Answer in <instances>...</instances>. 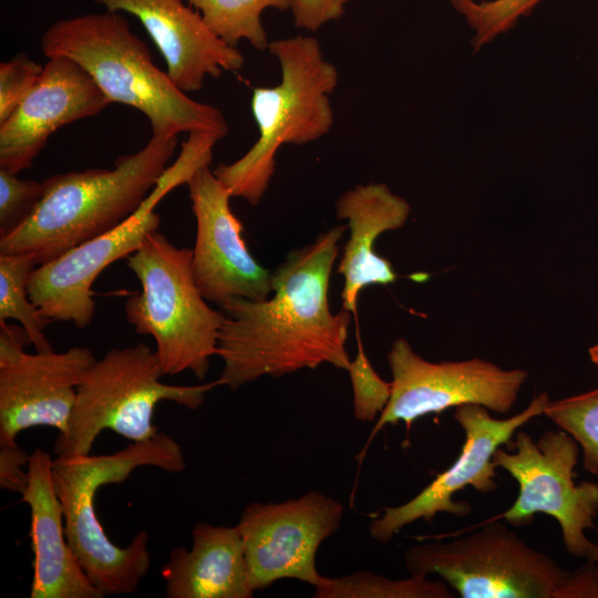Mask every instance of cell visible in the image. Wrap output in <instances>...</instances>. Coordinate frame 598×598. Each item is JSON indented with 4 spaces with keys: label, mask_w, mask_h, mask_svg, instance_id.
<instances>
[{
    "label": "cell",
    "mask_w": 598,
    "mask_h": 598,
    "mask_svg": "<svg viewBox=\"0 0 598 598\" xmlns=\"http://www.w3.org/2000/svg\"><path fill=\"white\" fill-rule=\"evenodd\" d=\"M386 358L392 373L391 396L359 454L360 460L388 424L402 421L409 431L420 417L462 404H480L501 414L508 413L528 377L525 370H503L478 358L430 362L415 353L404 338L393 342Z\"/></svg>",
    "instance_id": "cell-11"
},
{
    "label": "cell",
    "mask_w": 598,
    "mask_h": 598,
    "mask_svg": "<svg viewBox=\"0 0 598 598\" xmlns=\"http://www.w3.org/2000/svg\"><path fill=\"white\" fill-rule=\"evenodd\" d=\"M357 341V355L347 370L353 390V412L357 420L372 422L386 406L392 384L375 372L364 352L359 334Z\"/></svg>",
    "instance_id": "cell-26"
},
{
    "label": "cell",
    "mask_w": 598,
    "mask_h": 598,
    "mask_svg": "<svg viewBox=\"0 0 598 598\" xmlns=\"http://www.w3.org/2000/svg\"><path fill=\"white\" fill-rule=\"evenodd\" d=\"M543 0H452L453 8L473 31L475 50L512 30Z\"/></svg>",
    "instance_id": "cell-25"
},
{
    "label": "cell",
    "mask_w": 598,
    "mask_h": 598,
    "mask_svg": "<svg viewBox=\"0 0 598 598\" xmlns=\"http://www.w3.org/2000/svg\"><path fill=\"white\" fill-rule=\"evenodd\" d=\"M187 186L196 219L190 266L202 296L218 306L233 298H269L272 272L248 250L243 224L229 205L228 188L209 166L198 168Z\"/></svg>",
    "instance_id": "cell-15"
},
{
    "label": "cell",
    "mask_w": 598,
    "mask_h": 598,
    "mask_svg": "<svg viewBox=\"0 0 598 598\" xmlns=\"http://www.w3.org/2000/svg\"><path fill=\"white\" fill-rule=\"evenodd\" d=\"M570 434L582 450V465L598 475V388L553 401L543 413Z\"/></svg>",
    "instance_id": "cell-24"
},
{
    "label": "cell",
    "mask_w": 598,
    "mask_h": 598,
    "mask_svg": "<svg viewBox=\"0 0 598 598\" xmlns=\"http://www.w3.org/2000/svg\"><path fill=\"white\" fill-rule=\"evenodd\" d=\"M589 355L595 364H598V344L589 349Z\"/></svg>",
    "instance_id": "cell-33"
},
{
    "label": "cell",
    "mask_w": 598,
    "mask_h": 598,
    "mask_svg": "<svg viewBox=\"0 0 598 598\" xmlns=\"http://www.w3.org/2000/svg\"><path fill=\"white\" fill-rule=\"evenodd\" d=\"M587 559H588V561L595 564L597 566V569H598V544L594 545V547L590 550Z\"/></svg>",
    "instance_id": "cell-32"
},
{
    "label": "cell",
    "mask_w": 598,
    "mask_h": 598,
    "mask_svg": "<svg viewBox=\"0 0 598 598\" xmlns=\"http://www.w3.org/2000/svg\"><path fill=\"white\" fill-rule=\"evenodd\" d=\"M0 324V442L35 426L64 433L94 353L87 347L28 353L24 330Z\"/></svg>",
    "instance_id": "cell-14"
},
{
    "label": "cell",
    "mask_w": 598,
    "mask_h": 598,
    "mask_svg": "<svg viewBox=\"0 0 598 598\" xmlns=\"http://www.w3.org/2000/svg\"><path fill=\"white\" fill-rule=\"evenodd\" d=\"M347 228L331 227L291 250L271 274V297L233 298L219 305L224 315L217 342L223 361L219 385L238 390L261 377L279 378L324 363L348 370L351 312L333 313L328 296Z\"/></svg>",
    "instance_id": "cell-1"
},
{
    "label": "cell",
    "mask_w": 598,
    "mask_h": 598,
    "mask_svg": "<svg viewBox=\"0 0 598 598\" xmlns=\"http://www.w3.org/2000/svg\"><path fill=\"white\" fill-rule=\"evenodd\" d=\"M404 564L410 575L441 577L463 598H555L569 574L491 518L465 537L410 547Z\"/></svg>",
    "instance_id": "cell-9"
},
{
    "label": "cell",
    "mask_w": 598,
    "mask_h": 598,
    "mask_svg": "<svg viewBox=\"0 0 598 598\" xmlns=\"http://www.w3.org/2000/svg\"><path fill=\"white\" fill-rule=\"evenodd\" d=\"M190 535V548H173L162 569L167 598L254 596L237 526L196 523Z\"/></svg>",
    "instance_id": "cell-20"
},
{
    "label": "cell",
    "mask_w": 598,
    "mask_h": 598,
    "mask_svg": "<svg viewBox=\"0 0 598 598\" xmlns=\"http://www.w3.org/2000/svg\"><path fill=\"white\" fill-rule=\"evenodd\" d=\"M203 17L209 29L223 41L237 48L240 40L264 51L268 49L261 13L269 8L288 10L291 0H186Z\"/></svg>",
    "instance_id": "cell-21"
},
{
    "label": "cell",
    "mask_w": 598,
    "mask_h": 598,
    "mask_svg": "<svg viewBox=\"0 0 598 598\" xmlns=\"http://www.w3.org/2000/svg\"><path fill=\"white\" fill-rule=\"evenodd\" d=\"M142 290L124 306L138 334L151 336L165 375L185 371L205 379L217 355L223 312L199 292L192 274V249L173 245L155 230L126 257Z\"/></svg>",
    "instance_id": "cell-6"
},
{
    "label": "cell",
    "mask_w": 598,
    "mask_h": 598,
    "mask_svg": "<svg viewBox=\"0 0 598 598\" xmlns=\"http://www.w3.org/2000/svg\"><path fill=\"white\" fill-rule=\"evenodd\" d=\"M41 65L24 52L0 63V123L4 122L27 97L43 72Z\"/></svg>",
    "instance_id": "cell-28"
},
{
    "label": "cell",
    "mask_w": 598,
    "mask_h": 598,
    "mask_svg": "<svg viewBox=\"0 0 598 598\" xmlns=\"http://www.w3.org/2000/svg\"><path fill=\"white\" fill-rule=\"evenodd\" d=\"M165 375L155 350L140 342L114 348L95 360L81 379L64 433L58 434L53 451L56 456L90 454L96 437L104 430L131 443L153 437L156 405L174 402L189 410L198 409L218 380L197 385L163 383Z\"/></svg>",
    "instance_id": "cell-7"
},
{
    "label": "cell",
    "mask_w": 598,
    "mask_h": 598,
    "mask_svg": "<svg viewBox=\"0 0 598 598\" xmlns=\"http://www.w3.org/2000/svg\"><path fill=\"white\" fill-rule=\"evenodd\" d=\"M410 212L409 203L384 184L357 185L337 199V217L346 219L350 230L337 270L344 281L342 309L355 315L363 288L386 286L396 280L391 262L380 257L373 246L384 231L401 228Z\"/></svg>",
    "instance_id": "cell-19"
},
{
    "label": "cell",
    "mask_w": 598,
    "mask_h": 598,
    "mask_svg": "<svg viewBox=\"0 0 598 598\" xmlns=\"http://www.w3.org/2000/svg\"><path fill=\"white\" fill-rule=\"evenodd\" d=\"M348 0H291L290 10L297 28L317 31L330 21L339 19Z\"/></svg>",
    "instance_id": "cell-29"
},
{
    "label": "cell",
    "mask_w": 598,
    "mask_h": 598,
    "mask_svg": "<svg viewBox=\"0 0 598 598\" xmlns=\"http://www.w3.org/2000/svg\"><path fill=\"white\" fill-rule=\"evenodd\" d=\"M30 454L17 441L0 442V486L21 494L29 481L28 463Z\"/></svg>",
    "instance_id": "cell-30"
},
{
    "label": "cell",
    "mask_w": 598,
    "mask_h": 598,
    "mask_svg": "<svg viewBox=\"0 0 598 598\" xmlns=\"http://www.w3.org/2000/svg\"><path fill=\"white\" fill-rule=\"evenodd\" d=\"M111 12L136 17L166 63V72L185 93L199 91L206 76L243 69L238 48L218 38L199 12L183 0H92Z\"/></svg>",
    "instance_id": "cell-17"
},
{
    "label": "cell",
    "mask_w": 598,
    "mask_h": 598,
    "mask_svg": "<svg viewBox=\"0 0 598 598\" xmlns=\"http://www.w3.org/2000/svg\"><path fill=\"white\" fill-rule=\"evenodd\" d=\"M34 257L28 252L0 254V323L18 321L29 342L39 352L53 350L43 330L50 322L31 301L28 281L37 268Z\"/></svg>",
    "instance_id": "cell-22"
},
{
    "label": "cell",
    "mask_w": 598,
    "mask_h": 598,
    "mask_svg": "<svg viewBox=\"0 0 598 598\" xmlns=\"http://www.w3.org/2000/svg\"><path fill=\"white\" fill-rule=\"evenodd\" d=\"M268 50L279 62L281 79L275 86L252 90L251 113L259 136L240 158L214 171L231 197L252 206L268 189L282 145H303L330 132L334 117L329 95L339 79L313 37L276 39Z\"/></svg>",
    "instance_id": "cell-5"
},
{
    "label": "cell",
    "mask_w": 598,
    "mask_h": 598,
    "mask_svg": "<svg viewBox=\"0 0 598 598\" xmlns=\"http://www.w3.org/2000/svg\"><path fill=\"white\" fill-rule=\"evenodd\" d=\"M315 598H451L448 587L424 575L391 579L371 571H355L341 577L323 576L313 587Z\"/></svg>",
    "instance_id": "cell-23"
},
{
    "label": "cell",
    "mask_w": 598,
    "mask_h": 598,
    "mask_svg": "<svg viewBox=\"0 0 598 598\" xmlns=\"http://www.w3.org/2000/svg\"><path fill=\"white\" fill-rule=\"evenodd\" d=\"M110 104L80 64L64 56L48 59L34 87L0 123V168L14 174L30 168L55 131Z\"/></svg>",
    "instance_id": "cell-16"
},
{
    "label": "cell",
    "mask_w": 598,
    "mask_h": 598,
    "mask_svg": "<svg viewBox=\"0 0 598 598\" xmlns=\"http://www.w3.org/2000/svg\"><path fill=\"white\" fill-rule=\"evenodd\" d=\"M507 450L498 447L493 463L508 472L518 484L514 504L491 519H504L515 527L530 525L540 513L554 517L569 554L588 557L594 547L585 532L595 527L598 514V484L574 482L579 445L566 431L545 432L537 442L516 431Z\"/></svg>",
    "instance_id": "cell-10"
},
{
    "label": "cell",
    "mask_w": 598,
    "mask_h": 598,
    "mask_svg": "<svg viewBox=\"0 0 598 598\" xmlns=\"http://www.w3.org/2000/svg\"><path fill=\"white\" fill-rule=\"evenodd\" d=\"M181 473L186 460L179 443L164 432L130 443L112 454L56 456L52 478L62 506L68 542L91 582L105 596L133 594L151 566L150 536L134 535L116 546L105 534L95 511L97 491L122 483L138 467Z\"/></svg>",
    "instance_id": "cell-4"
},
{
    "label": "cell",
    "mask_w": 598,
    "mask_h": 598,
    "mask_svg": "<svg viewBox=\"0 0 598 598\" xmlns=\"http://www.w3.org/2000/svg\"><path fill=\"white\" fill-rule=\"evenodd\" d=\"M17 175L0 168V238L27 221L43 195V182L21 179Z\"/></svg>",
    "instance_id": "cell-27"
},
{
    "label": "cell",
    "mask_w": 598,
    "mask_h": 598,
    "mask_svg": "<svg viewBox=\"0 0 598 598\" xmlns=\"http://www.w3.org/2000/svg\"><path fill=\"white\" fill-rule=\"evenodd\" d=\"M218 140L209 133H189L179 156L133 215L110 231L37 266L30 275L28 291L45 319L73 322L80 329L90 326L95 315L92 286L97 276L135 251L148 234L158 229L156 205L172 189L187 184L198 168L209 166Z\"/></svg>",
    "instance_id": "cell-8"
},
{
    "label": "cell",
    "mask_w": 598,
    "mask_h": 598,
    "mask_svg": "<svg viewBox=\"0 0 598 598\" xmlns=\"http://www.w3.org/2000/svg\"><path fill=\"white\" fill-rule=\"evenodd\" d=\"M344 506L317 491L281 503L252 502L236 525L251 588L260 590L292 578L317 586L319 546L340 527Z\"/></svg>",
    "instance_id": "cell-12"
},
{
    "label": "cell",
    "mask_w": 598,
    "mask_h": 598,
    "mask_svg": "<svg viewBox=\"0 0 598 598\" xmlns=\"http://www.w3.org/2000/svg\"><path fill=\"white\" fill-rule=\"evenodd\" d=\"M177 136L153 135L112 169L54 174L33 214L0 238V254L28 252L38 266L117 227L142 205L167 168Z\"/></svg>",
    "instance_id": "cell-3"
},
{
    "label": "cell",
    "mask_w": 598,
    "mask_h": 598,
    "mask_svg": "<svg viewBox=\"0 0 598 598\" xmlns=\"http://www.w3.org/2000/svg\"><path fill=\"white\" fill-rule=\"evenodd\" d=\"M51 455L37 448L28 463V485L21 501L29 506L33 553L31 598H103L72 550L61 503L52 478Z\"/></svg>",
    "instance_id": "cell-18"
},
{
    "label": "cell",
    "mask_w": 598,
    "mask_h": 598,
    "mask_svg": "<svg viewBox=\"0 0 598 598\" xmlns=\"http://www.w3.org/2000/svg\"><path fill=\"white\" fill-rule=\"evenodd\" d=\"M549 403L546 392L535 396L522 412L508 419H494L480 404L456 406L454 419L465 433L462 452L455 462L409 502L383 507L382 514L369 523V534L378 543H389L403 527L424 519L431 522L439 513L464 517L472 512L467 502L453 501V495L472 486L481 493L497 488L493 455L506 445L516 431L529 420L544 413Z\"/></svg>",
    "instance_id": "cell-13"
},
{
    "label": "cell",
    "mask_w": 598,
    "mask_h": 598,
    "mask_svg": "<svg viewBox=\"0 0 598 598\" xmlns=\"http://www.w3.org/2000/svg\"><path fill=\"white\" fill-rule=\"evenodd\" d=\"M598 597V569L590 561L573 574H568L564 584L557 589L555 598Z\"/></svg>",
    "instance_id": "cell-31"
},
{
    "label": "cell",
    "mask_w": 598,
    "mask_h": 598,
    "mask_svg": "<svg viewBox=\"0 0 598 598\" xmlns=\"http://www.w3.org/2000/svg\"><path fill=\"white\" fill-rule=\"evenodd\" d=\"M40 45L48 59L64 56L80 64L111 103L142 112L153 135L202 132L224 138L228 134L223 113L192 100L159 70L120 12L58 20L44 31Z\"/></svg>",
    "instance_id": "cell-2"
}]
</instances>
